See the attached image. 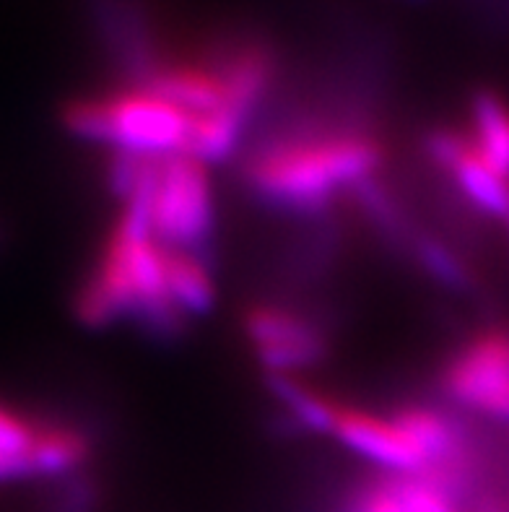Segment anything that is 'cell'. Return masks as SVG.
Wrapping results in <instances>:
<instances>
[{"label": "cell", "mask_w": 509, "mask_h": 512, "mask_svg": "<svg viewBox=\"0 0 509 512\" xmlns=\"http://www.w3.org/2000/svg\"><path fill=\"white\" fill-rule=\"evenodd\" d=\"M473 146L491 167L509 177V104L494 91H478L471 102Z\"/></svg>", "instance_id": "cell-9"}, {"label": "cell", "mask_w": 509, "mask_h": 512, "mask_svg": "<svg viewBox=\"0 0 509 512\" xmlns=\"http://www.w3.org/2000/svg\"><path fill=\"white\" fill-rule=\"evenodd\" d=\"M325 432L336 437L348 450L361 455L367 463L382 468V474H424V458L419 448L400 429L393 414H377V411L348 406L333 398Z\"/></svg>", "instance_id": "cell-6"}, {"label": "cell", "mask_w": 509, "mask_h": 512, "mask_svg": "<svg viewBox=\"0 0 509 512\" xmlns=\"http://www.w3.org/2000/svg\"><path fill=\"white\" fill-rule=\"evenodd\" d=\"M439 383L460 409L509 422V328L494 325L465 341L442 367Z\"/></svg>", "instance_id": "cell-4"}, {"label": "cell", "mask_w": 509, "mask_h": 512, "mask_svg": "<svg viewBox=\"0 0 509 512\" xmlns=\"http://www.w3.org/2000/svg\"><path fill=\"white\" fill-rule=\"evenodd\" d=\"M63 120L71 133L110 151L149 156H187L195 128V115L133 84L71 99Z\"/></svg>", "instance_id": "cell-3"}, {"label": "cell", "mask_w": 509, "mask_h": 512, "mask_svg": "<svg viewBox=\"0 0 509 512\" xmlns=\"http://www.w3.org/2000/svg\"><path fill=\"white\" fill-rule=\"evenodd\" d=\"M426 156L442 169L465 201L481 214L509 221V177L491 167L478 154L465 130L439 128L424 138Z\"/></svg>", "instance_id": "cell-7"}, {"label": "cell", "mask_w": 509, "mask_h": 512, "mask_svg": "<svg viewBox=\"0 0 509 512\" xmlns=\"http://www.w3.org/2000/svg\"><path fill=\"white\" fill-rule=\"evenodd\" d=\"M385 162V141L367 120H302L255 143L242 180L260 201L315 216L380 177Z\"/></svg>", "instance_id": "cell-1"}, {"label": "cell", "mask_w": 509, "mask_h": 512, "mask_svg": "<svg viewBox=\"0 0 509 512\" xmlns=\"http://www.w3.org/2000/svg\"><path fill=\"white\" fill-rule=\"evenodd\" d=\"M242 328L271 377H297L328 354L323 325L289 302H252L242 315Z\"/></svg>", "instance_id": "cell-5"}, {"label": "cell", "mask_w": 509, "mask_h": 512, "mask_svg": "<svg viewBox=\"0 0 509 512\" xmlns=\"http://www.w3.org/2000/svg\"><path fill=\"white\" fill-rule=\"evenodd\" d=\"M73 307L86 325L128 320L156 338L180 336L190 323L169 294L164 245L128 206L120 208L94 266L78 286Z\"/></svg>", "instance_id": "cell-2"}, {"label": "cell", "mask_w": 509, "mask_h": 512, "mask_svg": "<svg viewBox=\"0 0 509 512\" xmlns=\"http://www.w3.org/2000/svg\"><path fill=\"white\" fill-rule=\"evenodd\" d=\"M45 419L0 403V481L34 479Z\"/></svg>", "instance_id": "cell-8"}]
</instances>
